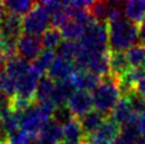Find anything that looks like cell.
Segmentation results:
<instances>
[{
	"label": "cell",
	"mask_w": 145,
	"mask_h": 144,
	"mask_svg": "<svg viewBox=\"0 0 145 144\" xmlns=\"http://www.w3.org/2000/svg\"><path fill=\"white\" fill-rule=\"evenodd\" d=\"M107 29L110 52L128 50L138 40V28L123 17L108 22Z\"/></svg>",
	"instance_id": "obj_1"
},
{
	"label": "cell",
	"mask_w": 145,
	"mask_h": 144,
	"mask_svg": "<svg viewBox=\"0 0 145 144\" xmlns=\"http://www.w3.org/2000/svg\"><path fill=\"white\" fill-rule=\"evenodd\" d=\"M120 89H119V78L109 75L101 78V83L91 92L92 102L96 111L109 115L112 109L120 100Z\"/></svg>",
	"instance_id": "obj_2"
},
{
	"label": "cell",
	"mask_w": 145,
	"mask_h": 144,
	"mask_svg": "<svg viewBox=\"0 0 145 144\" xmlns=\"http://www.w3.org/2000/svg\"><path fill=\"white\" fill-rule=\"evenodd\" d=\"M80 49L91 53H101L108 50V29L107 24L92 22L85 29L83 37L79 40Z\"/></svg>",
	"instance_id": "obj_3"
},
{
	"label": "cell",
	"mask_w": 145,
	"mask_h": 144,
	"mask_svg": "<svg viewBox=\"0 0 145 144\" xmlns=\"http://www.w3.org/2000/svg\"><path fill=\"white\" fill-rule=\"evenodd\" d=\"M52 120L44 114V113L40 109L39 105L34 102L27 111H25L22 118H20V127H22V132H24L30 139H36L42 128L47 122Z\"/></svg>",
	"instance_id": "obj_4"
},
{
	"label": "cell",
	"mask_w": 145,
	"mask_h": 144,
	"mask_svg": "<svg viewBox=\"0 0 145 144\" xmlns=\"http://www.w3.org/2000/svg\"><path fill=\"white\" fill-rule=\"evenodd\" d=\"M49 22L50 17L47 10L42 6L41 3H36L31 11L22 18L23 33L39 36L40 34H43L47 30Z\"/></svg>",
	"instance_id": "obj_5"
},
{
	"label": "cell",
	"mask_w": 145,
	"mask_h": 144,
	"mask_svg": "<svg viewBox=\"0 0 145 144\" xmlns=\"http://www.w3.org/2000/svg\"><path fill=\"white\" fill-rule=\"evenodd\" d=\"M121 126H119L110 118L103 122V125L94 133L85 136L82 143L84 144H113L120 133Z\"/></svg>",
	"instance_id": "obj_6"
},
{
	"label": "cell",
	"mask_w": 145,
	"mask_h": 144,
	"mask_svg": "<svg viewBox=\"0 0 145 144\" xmlns=\"http://www.w3.org/2000/svg\"><path fill=\"white\" fill-rule=\"evenodd\" d=\"M16 52L19 58L25 61H34L42 52V42L41 37L36 35L23 34L17 41Z\"/></svg>",
	"instance_id": "obj_7"
},
{
	"label": "cell",
	"mask_w": 145,
	"mask_h": 144,
	"mask_svg": "<svg viewBox=\"0 0 145 144\" xmlns=\"http://www.w3.org/2000/svg\"><path fill=\"white\" fill-rule=\"evenodd\" d=\"M40 79V76L36 73L35 70L29 66V69L24 72L17 81V92L16 97H19L22 100H25L34 103L35 102V91L37 86V82Z\"/></svg>",
	"instance_id": "obj_8"
},
{
	"label": "cell",
	"mask_w": 145,
	"mask_h": 144,
	"mask_svg": "<svg viewBox=\"0 0 145 144\" xmlns=\"http://www.w3.org/2000/svg\"><path fill=\"white\" fill-rule=\"evenodd\" d=\"M110 119L115 121L119 126H125V125H133L137 124L138 115L129 103V101L126 96H121L118 103L114 106V108L110 112Z\"/></svg>",
	"instance_id": "obj_9"
},
{
	"label": "cell",
	"mask_w": 145,
	"mask_h": 144,
	"mask_svg": "<svg viewBox=\"0 0 145 144\" xmlns=\"http://www.w3.org/2000/svg\"><path fill=\"white\" fill-rule=\"evenodd\" d=\"M66 106L72 113V115L79 119L92 111V107H94L92 96L88 91L76 90L67 101Z\"/></svg>",
	"instance_id": "obj_10"
},
{
	"label": "cell",
	"mask_w": 145,
	"mask_h": 144,
	"mask_svg": "<svg viewBox=\"0 0 145 144\" xmlns=\"http://www.w3.org/2000/svg\"><path fill=\"white\" fill-rule=\"evenodd\" d=\"M77 70V65L74 61H71L69 59H65L63 56H55L54 61L52 63L50 67L47 71V75L50 79H53L55 83L61 81L70 79Z\"/></svg>",
	"instance_id": "obj_11"
},
{
	"label": "cell",
	"mask_w": 145,
	"mask_h": 144,
	"mask_svg": "<svg viewBox=\"0 0 145 144\" xmlns=\"http://www.w3.org/2000/svg\"><path fill=\"white\" fill-rule=\"evenodd\" d=\"M71 79L73 82L77 90H83L88 92H92L97 88V85L101 83V77L96 76L95 73H92L88 70L79 67H77L73 76L71 77Z\"/></svg>",
	"instance_id": "obj_12"
},
{
	"label": "cell",
	"mask_w": 145,
	"mask_h": 144,
	"mask_svg": "<svg viewBox=\"0 0 145 144\" xmlns=\"http://www.w3.org/2000/svg\"><path fill=\"white\" fill-rule=\"evenodd\" d=\"M107 119H108L107 115H105L103 113L98 112L96 109L91 111L84 117L79 118V122H80L83 133H84V137L89 136L91 133H94L96 130H98Z\"/></svg>",
	"instance_id": "obj_13"
},
{
	"label": "cell",
	"mask_w": 145,
	"mask_h": 144,
	"mask_svg": "<svg viewBox=\"0 0 145 144\" xmlns=\"http://www.w3.org/2000/svg\"><path fill=\"white\" fill-rule=\"evenodd\" d=\"M76 86L73 84L72 79H66L55 83L54 91L52 94V101L54 102L56 106H65L67 103V101L71 97V95L76 91Z\"/></svg>",
	"instance_id": "obj_14"
},
{
	"label": "cell",
	"mask_w": 145,
	"mask_h": 144,
	"mask_svg": "<svg viewBox=\"0 0 145 144\" xmlns=\"http://www.w3.org/2000/svg\"><path fill=\"white\" fill-rule=\"evenodd\" d=\"M123 14L132 24H140L145 19V0H131L125 3Z\"/></svg>",
	"instance_id": "obj_15"
},
{
	"label": "cell",
	"mask_w": 145,
	"mask_h": 144,
	"mask_svg": "<svg viewBox=\"0 0 145 144\" xmlns=\"http://www.w3.org/2000/svg\"><path fill=\"white\" fill-rule=\"evenodd\" d=\"M64 131V143L69 144H80L84 139V133H83L79 119L72 118V119L63 126Z\"/></svg>",
	"instance_id": "obj_16"
},
{
	"label": "cell",
	"mask_w": 145,
	"mask_h": 144,
	"mask_svg": "<svg viewBox=\"0 0 145 144\" xmlns=\"http://www.w3.org/2000/svg\"><path fill=\"white\" fill-rule=\"evenodd\" d=\"M109 63H110V75L116 77V78L122 77L131 69V65L128 63V59L125 52H110Z\"/></svg>",
	"instance_id": "obj_17"
},
{
	"label": "cell",
	"mask_w": 145,
	"mask_h": 144,
	"mask_svg": "<svg viewBox=\"0 0 145 144\" xmlns=\"http://www.w3.org/2000/svg\"><path fill=\"white\" fill-rule=\"evenodd\" d=\"M85 27L76 19L70 18L65 24L61 25L60 31L63 37H65L67 41H77L78 39H82L85 33Z\"/></svg>",
	"instance_id": "obj_18"
},
{
	"label": "cell",
	"mask_w": 145,
	"mask_h": 144,
	"mask_svg": "<svg viewBox=\"0 0 145 144\" xmlns=\"http://www.w3.org/2000/svg\"><path fill=\"white\" fill-rule=\"evenodd\" d=\"M35 4V1H29V0H8V1H4V7L6 13L20 17L31 11Z\"/></svg>",
	"instance_id": "obj_19"
},
{
	"label": "cell",
	"mask_w": 145,
	"mask_h": 144,
	"mask_svg": "<svg viewBox=\"0 0 145 144\" xmlns=\"http://www.w3.org/2000/svg\"><path fill=\"white\" fill-rule=\"evenodd\" d=\"M54 88H55V82L53 79H50L47 75L41 76L35 91V102H41L50 99L52 94L54 91Z\"/></svg>",
	"instance_id": "obj_20"
},
{
	"label": "cell",
	"mask_w": 145,
	"mask_h": 144,
	"mask_svg": "<svg viewBox=\"0 0 145 144\" xmlns=\"http://www.w3.org/2000/svg\"><path fill=\"white\" fill-rule=\"evenodd\" d=\"M55 59V53L54 50H50V49H43L41 54L36 58L33 64H31V67L35 70V72L37 73L40 77L41 76H44L47 73L48 69L50 67L52 63L54 61Z\"/></svg>",
	"instance_id": "obj_21"
},
{
	"label": "cell",
	"mask_w": 145,
	"mask_h": 144,
	"mask_svg": "<svg viewBox=\"0 0 145 144\" xmlns=\"http://www.w3.org/2000/svg\"><path fill=\"white\" fill-rule=\"evenodd\" d=\"M0 91L5 96H7L8 100L13 99L17 92V79L11 73L4 69L0 70Z\"/></svg>",
	"instance_id": "obj_22"
},
{
	"label": "cell",
	"mask_w": 145,
	"mask_h": 144,
	"mask_svg": "<svg viewBox=\"0 0 145 144\" xmlns=\"http://www.w3.org/2000/svg\"><path fill=\"white\" fill-rule=\"evenodd\" d=\"M40 136L47 138V139L54 142L56 144H61L64 139L63 125H60L59 122H56L52 119L44 125V127L42 128V131L40 133Z\"/></svg>",
	"instance_id": "obj_23"
},
{
	"label": "cell",
	"mask_w": 145,
	"mask_h": 144,
	"mask_svg": "<svg viewBox=\"0 0 145 144\" xmlns=\"http://www.w3.org/2000/svg\"><path fill=\"white\" fill-rule=\"evenodd\" d=\"M88 11H89L90 16L95 22L107 24L108 17H109V11H110V3L92 1L90 7L88 9Z\"/></svg>",
	"instance_id": "obj_24"
},
{
	"label": "cell",
	"mask_w": 145,
	"mask_h": 144,
	"mask_svg": "<svg viewBox=\"0 0 145 144\" xmlns=\"http://www.w3.org/2000/svg\"><path fill=\"white\" fill-rule=\"evenodd\" d=\"M41 42L44 49L53 50L54 48H59V46L63 42V35H61L60 29L54 27L47 28V30L41 36Z\"/></svg>",
	"instance_id": "obj_25"
},
{
	"label": "cell",
	"mask_w": 145,
	"mask_h": 144,
	"mask_svg": "<svg viewBox=\"0 0 145 144\" xmlns=\"http://www.w3.org/2000/svg\"><path fill=\"white\" fill-rule=\"evenodd\" d=\"M58 55L63 56L65 59H69L71 61H76L77 56L79 55L80 52V45L77 41H63L59 46Z\"/></svg>",
	"instance_id": "obj_26"
},
{
	"label": "cell",
	"mask_w": 145,
	"mask_h": 144,
	"mask_svg": "<svg viewBox=\"0 0 145 144\" xmlns=\"http://www.w3.org/2000/svg\"><path fill=\"white\" fill-rule=\"evenodd\" d=\"M126 56L131 67H142L145 63V47L142 45H134L127 50Z\"/></svg>",
	"instance_id": "obj_27"
},
{
	"label": "cell",
	"mask_w": 145,
	"mask_h": 144,
	"mask_svg": "<svg viewBox=\"0 0 145 144\" xmlns=\"http://www.w3.org/2000/svg\"><path fill=\"white\" fill-rule=\"evenodd\" d=\"M72 118H74V117L72 115V113L70 112V109L65 105V106H58L56 107V109H55L52 119L64 126L65 124H67V122L72 119Z\"/></svg>",
	"instance_id": "obj_28"
},
{
	"label": "cell",
	"mask_w": 145,
	"mask_h": 144,
	"mask_svg": "<svg viewBox=\"0 0 145 144\" xmlns=\"http://www.w3.org/2000/svg\"><path fill=\"white\" fill-rule=\"evenodd\" d=\"M127 99L129 101V103H131L133 111L137 113V114H140V113L145 109V100L143 99V96L139 94V92L137 90L132 91L131 94H128Z\"/></svg>",
	"instance_id": "obj_29"
},
{
	"label": "cell",
	"mask_w": 145,
	"mask_h": 144,
	"mask_svg": "<svg viewBox=\"0 0 145 144\" xmlns=\"http://www.w3.org/2000/svg\"><path fill=\"white\" fill-rule=\"evenodd\" d=\"M8 144H31V139H30L24 132L19 131L10 137Z\"/></svg>",
	"instance_id": "obj_30"
},
{
	"label": "cell",
	"mask_w": 145,
	"mask_h": 144,
	"mask_svg": "<svg viewBox=\"0 0 145 144\" xmlns=\"http://www.w3.org/2000/svg\"><path fill=\"white\" fill-rule=\"evenodd\" d=\"M137 127L140 135H145V109L138 115V121H137Z\"/></svg>",
	"instance_id": "obj_31"
},
{
	"label": "cell",
	"mask_w": 145,
	"mask_h": 144,
	"mask_svg": "<svg viewBox=\"0 0 145 144\" xmlns=\"http://www.w3.org/2000/svg\"><path fill=\"white\" fill-rule=\"evenodd\" d=\"M138 40H139V45H142L145 47V19L139 24L138 28Z\"/></svg>",
	"instance_id": "obj_32"
},
{
	"label": "cell",
	"mask_w": 145,
	"mask_h": 144,
	"mask_svg": "<svg viewBox=\"0 0 145 144\" xmlns=\"http://www.w3.org/2000/svg\"><path fill=\"white\" fill-rule=\"evenodd\" d=\"M35 144H56V143L52 142V141L47 139V138H44V137H42V136H39V137L35 139Z\"/></svg>",
	"instance_id": "obj_33"
},
{
	"label": "cell",
	"mask_w": 145,
	"mask_h": 144,
	"mask_svg": "<svg viewBox=\"0 0 145 144\" xmlns=\"http://www.w3.org/2000/svg\"><path fill=\"white\" fill-rule=\"evenodd\" d=\"M137 91L143 96V99L145 100V81L142 82V83L137 86Z\"/></svg>",
	"instance_id": "obj_34"
},
{
	"label": "cell",
	"mask_w": 145,
	"mask_h": 144,
	"mask_svg": "<svg viewBox=\"0 0 145 144\" xmlns=\"http://www.w3.org/2000/svg\"><path fill=\"white\" fill-rule=\"evenodd\" d=\"M6 13L5 12V7H4V1H0V20H1V18L4 17V14Z\"/></svg>",
	"instance_id": "obj_35"
},
{
	"label": "cell",
	"mask_w": 145,
	"mask_h": 144,
	"mask_svg": "<svg viewBox=\"0 0 145 144\" xmlns=\"http://www.w3.org/2000/svg\"><path fill=\"white\" fill-rule=\"evenodd\" d=\"M136 144H145V135H140L139 138L137 139Z\"/></svg>",
	"instance_id": "obj_36"
},
{
	"label": "cell",
	"mask_w": 145,
	"mask_h": 144,
	"mask_svg": "<svg viewBox=\"0 0 145 144\" xmlns=\"http://www.w3.org/2000/svg\"><path fill=\"white\" fill-rule=\"evenodd\" d=\"M5 64H6V60H5L1 55H0V70L1 69H4V66H5Z\"/></svg>",
	"instance_id": "obj_37"
},
{
	"label": "cell",
	"mask_w": 145,
	"mask_h": 144,
	"mask_svg": "<svg viewBox=\"0 0 145 144\" xmlns=\"http://www.w3.org/2000/svg\"><path fill=\"white\" fill-rule=\"evenodd\" d=\"M82 144H84V143H82Z\"/></svg>",
	"instance_id": "obj_38"
}]
</instances>
